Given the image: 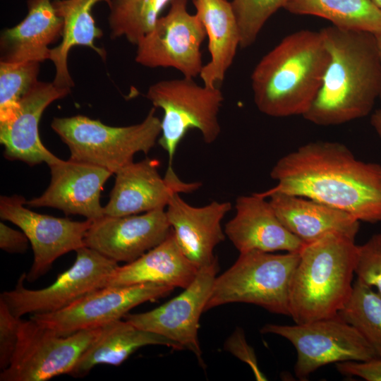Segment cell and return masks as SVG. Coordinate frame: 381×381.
Instances as JSON below:
<instances>
[{
  "label": "cell",
  "instance_id": "cell-1",
  "mask_svg": "<svg viewBox=\"0 0 381 381\" xmlns=\"http://www.w3.org/2000/svg\"><path fill=\"white\" fill-rule=\"evenodd\" d=\"M270 176L282 193L316 200L359 222H381V164L358 159L344 144L310 142L282 157Z\"/></svg>",
  "mask_w": 381,
  "mask_h": 381
},
{
  "label": "cell",
  "instance_id": "cell-2",
  "mask_svg": "<svg viewBox=\"0 0 381 381\" xmlns=\"http://www.w3.org/2000/svg\"><path fill=\"white\" fill-rule=\"evenodd\" d=\"M320 31L330 58L319 92L303 117L329 126L368 116L381 92L375 35L333 25Z\"/></svg>",
  "mask_w": 381,
  "mask_h": 381
},
{
  "label": "cell",
  "instance_id": "cell-3",
  "mask_svg": "<svg viewBox=\"0 0 381 381\" xmlns=\"http://www.w3.org/2000/svg\"><path fill=\"white\" fill-rule=\"evenodd\" d=\"M329 58L320 31L301 30L284 37L252 72L258 109L272 117L303 116L319 92Z\"/></svg>",
  "mask_w": 381,
  "mask_h": 381
},
{
  "label": "cell",
  "instance_id": "cell-4",
  "mask_svg": "<svg viewBox=\"0 0 381 381\" xmlns=\"http://www.w3.org/2000/svg\"><path fill=\"white\" fill-rule=\"evenodd\" d=\"M358 246L332 233L306 244L289 291V316L301 324L334 316L349 298Z\"/></svg>",
  "mask_w": 381,
  "mask_h": 381
},
{
  "label": "cell",
  "instance_id": "cell-5",
  "mask_svg": "<svg viewBox=\"0 0 381 381\" xmlns=\"http://www.w3.org/2000/svg\"><path fill=\"white\" fill-rule=\"evenodd\" d=\"M51 127L68 146L69 159L103 167L113 174L132 162L136 153L147 154L162 131L155 107L140 123L127 126H110L75 115L54 117Z\"/></svg>",
  "mask_w": 381,
  "mask_h": 381
},
{
  "label": "cell",
  "instance_id": "cell-6",
  "mask_svg": "<svg viewBox=\"0 0 381 381\" xmlns=\"http://www.w3.org/2000/svg\"><path fill=\"white\" fill-rule=\"evenodd\" d=\"M300 253H240L236 262L216 277L205 311L231 303L260 306L289 316V291Z\"/></svg>",
  "mask_w": 381,
  "mask_h": 381
},
{
  "label": "cell",
  "instance_id": "cell-7",
  "mask_svg": "<svg viewBox=\"0 0 381 381\" xmlns=\"http://www.w3.org/2000/svg\"><path fill=\"white\" fill-rule=\"evenodd\" d=\"M145 96L164 112L158 143L168 155L169 167H173L177 147L189 130L197 129L207 144L219 137L218 115L224 97L218 87L200 85L193 78L183 77L158 81Z\"/></svg>",
  "mask_w": 381,
  "mask_h": 381
},
{
  "label": "cell",
  "instance_id": "cell-8",
  "mask_svg": "<svg viewBox=\"0 0 381 381\" xmlns=\"http://www.w3.org/2000/svg\"><path fill=\"white\" fill-rule=\"evenodd\" d=\"M260 331L281 336L292 344L297 353L294 373L302 380L329 363L377 356L358 330L339 314L293 325L266 324Z\"/></svg>",
  "mask_w": 381,
  "mask_h": 381
},
{
  "label": "cell",
  "instance_id": "cell-9",
  "mask_svg": "<svg viewBox=\"0 0 381 381\" xmlns=\"http://www.w3.org/2000/svg\"><path fill=\"white\" fill-rule=\"evenodd\" d=\"M73 265L58 275L54 283L40 289L24 286L26 273L15 288L1 294L11 312L17 318L26 314H47L66 308L85 296L107 286L118 262L87 246L76 251Z\"/></svg>",
  "mask_w": 381,
  "mask_h": 381
},
{
  "label": "cell",
  "instance_id": "cell-10",
  "mask_svg": "<svg viewBox=\"0 0 381 381\" xmlns=\"http://www.w3.org/2000/svg\"><path fill=\"white\" fill-rule=\"evenodd\" d=\"M102 327L60 336L32 320L21 319L12 361L0 373L1 381H44L69 374Z\"/></svg>",
  "mask_w": 381,
  "mask_h": 381
},
{
  "label": "cell",
  "instance_id": "cell-11",
  "mask_svg": "<svg viewBox=\"0 0 381 381\" xmlns=\"http://www.w3.org/2000/svg\"><path fill=\"white\" fill-rule=\"evenodd\" d=\"M187 0H171L165 16L136 44L135 61L147 68H174L183 77L200 75V47L206 31L198 16L187 9Z\"/></svg>",
  "mask_w": 381,
  "mask_h": 381
},
{
  "label": "cell",
  "instance_id": "cell-12",
  "mask_svg": "<svg viewBox=\"0 0 381 381\" xmlns=\"http://www.w3.org/2000/svg\"><path fill=\"white\" fill-rule=\"evenodd\" d=\"M175 288L143 283L99 289L60 310L31 315L30 319L60 336L95 329L121 320L135 306L169 295Z\"/></svg>",
  "mask_w": 381,
  "mask_h": 381
},
{
  "label": "cell",
  "instance_id": "cell-13",
  "mask_svg": "<svg viewBox=\"0 0 381 381\" xmlns=\"http://www.w3.org/2000/svg\"><path fill=\"white\" fill-rule=\"evenodd\" d=\"M18 195L1 196L0 217L18 226L27 236L34 260L26 280L33 282L47 273L60 256L85 246V236L92 220L73 221L35 212Z\"/></svg>",
  "mask_w": 381,
  "mask_h": 381
},
{
  "label": "cell",
  "instance_id": "cell-14",
  "mask_svg": "<svg viewBox=\"0 0 381 381\" xmlns=\"http://www.w3.org/2000/svg\"><path fill=\"white\" fill-rule=\"evenodd\" d=\"M219 270L217 260L200 268L184 291L162 306L140 313H127L123 320L138 328L162 335L193 352L202 365L198 330Z\"/></svg>",
  "mask_w": 381,
  "mask_h": 381
},
{
  "label": "cell",
  "instance_id": "cell-15",
  "mask_svg": "<svg viewBox=\"0 0 381 381\" xmlns=\"http://www.w3.org/2000/svg\"><path fill=\"white\" fill-rule=\"evenodd\" d=\"M159 162L146 158L132 162L116 174L104 215L122 217L166 208L176 193H189L199 189L200 182L183 181L173 167H167L164 177L158 171Z\"/></svg>",
  "mask_w": 381,
  "mask_h": 381
},
{
  "label": "cell",
  "instance_id": "cell-16",
  "mask_svg": "<svg viewBox=\"0 0 381 381\" xmlns=\"http://www.w3.org/2000/svg\"><path fill=\"white\" fill-rule=\"evenodd\" d=\"M166 208L92 221L85 246L116 262H131L164 241L171 232Z\"/></svg>",
  "mask_w": 381,
  "mask_h": 381
},
{
  "label": "cell",
  "instance_id": "cell-17",
  "mask_svg": "<svg viewBox=\"0 0 381 381\" xmlns=\"http://www.w3.org/2000/svg\"><path fill=\"white\" fill-rule=\"evenodd\" d=\"M48 166L51 171L48 188L40 196L26 200L25 205L56 208L92 221L104 215L100 195L111 171L71 159L59 158Z\"/></svg>",
  "mask_w": 381,
  "mask_h": 381
},
{
  "label": "cell",
  "instance_id": "cell-18",
  "mask_svg": "<svg viewBox=\"0 0 381 381\" xmlns=\"http://www.w3.org/2000/svg\"><path fill=\"white\" fill-rule=\"evenodd\" d=\"M69 88L52 82L37 80L21 99L16 116L0 123V143L4 155L10 160H20L30 166L47 165L59 157L47 149L39 135V123L47 107L71 93Z\"/></svg>",
  "mask_w": 381,
  "mask_h": 381
},
{
  "label": "cell",
  "instance_id": "cell-19",
  "mask_svg": "<svg viewBox=\"0 0 381 381\" xmlns=\"http://www.w3.org/2000/svg\"><path fill=\"white\" fill-rule=\"evenodd\" d=\"M235 210L224 233L239 253L250 250L300 253L305 246L283 225L268 199L260 193L238 196Z\"/></svg>",
  "mask_w": 381,
  "mask_h": 381
},
{
  "label": "cell",
  "instance_id": "cell-20",
  "mask_svg": "<svg viewBox=\"0 0 381 381\" xmlns=\"http://www.w3.org/2000/svg\"><path fill=\"white\" fill-rule=\"evenodd\" d=\"M231 207L228 201H212L205 206L195 207L179 193L171 197L166 207V214L177 243L199 269L217 260L214 250L226 236L222 220Z\"/></svg>",
  "mask_w": 381,
  "mask_h": 381
},
{
  "label": "cell",
  "instance_id": "cell-21",
  "mask_svg": "<svg viewBox=\"0 0 381 381\" xmlns=\"http://www.w3.org/2000/svg\"><path fill=\"white\" fill-rule=\"evenodd\" d=\"M283 225L304 243L335 233L353 239L359 221L351 214L316 200L282 193L261 192Z\"/></svg>",
  "mask_w": 381,
  "mask_h": 381
},
{
  "label": "cell",
  "instance_id": "cell-22",
  "mask_svg": "<svg viewBox=\"0 0 381 381\" xmlns=\"http://www.w3.org/2000/svg\"><path fill=\"white\" fill-rule=\"evenodd\" d=\"M28 13L18 24L2 31L1 60L8 63L49 59V46L62 36L64 21L53 0H27Z\"/></svg>",
  "mask_w": 381,
  "mask_h": 381
},
{
  "label": "cell",
  "instance_id": "cell-23",
  "mask_svg": "<svg viewBox=\"0 0 381 381\" xmlns=\"http://www.w3.org/2000/svg\"><path fill=\"white\" fill-rule=\"evenodd\" d=\"M199 270L183 253L171 230L161 243L135 260L119 265L107 286L157 283L186 289L193 282Z\"/></svg>",
  "mask_w": 381,
  "mask_h": 381
},
{
  "label": "cell",
  "instance_id": "cell-24",
  "mask_svg": "<svg viewBox=\"0 0 381 381\" xmlns=\"http://www.w3.org/2000/svg\"><path fill=\"white\" fill-rule=\"evenodd\" d=\"M193 3L205 29L210 54L199 76L205 86L217 87L224 80L240 47L236 18L227 0H193Z\"/></svg>",
  "mask_w": 381,
  "mask_h": 381
},
{
  "label": "cell",
  "instance_id": "cell-25",
  "mask_svg": "<svg viewBox=\"0 0 381 381\" xmlns=\"http://www.w3.org/2000/svg\"><path fill=\"white\" fill-rule=\"evenodd\" d=\"M111 0H53L56 13L64 21L61 43L50 49L49 59L55 67L53 83L62 88L71 89L74 82L68 68V55L75 46L90 48L103 60L106 59L105 49L95 45L102 30L97 26L92 15L94 6L99 2L107 5Z\"/></svg>",
  "mask_w": 381,
  "mask_h": 381
},
{
  "label": "cell",
  "instance_id": "cell-26",
  "mask_svg": "<svg viewBox=\"0 0 381 381\" xmlns=\"http://www.w3.org/2000/svg\"><path fill=\"white\" fill-rule=\"evenodd\" d=\"M147 345L183 349L162 335L138 328L121 319L102 327L98 337L83 353L69 375L83 377L98 364L119 365L138 349Z\"/></svg>",
  "mask_w": 381,
  "mask_h": 381
},
{
  "label": "cell",
  "instance_id": "cell-27",
  "mask_svg": "<svg viewBox=\"0 0 381 381\" xmlns=\"http://www.w3.org/2000/svg\"><path fill=\"white\" fill-rule=\"evenodd\" d=\"M284 8L325 18L341 29L381 32V11L371 0H287Z\"/></svg>",
  "mask_w": 381,
  "mask_h": 381
},
{
  "label": "cell",
  "instance_id": "cell-28",
  "mask_svg": "<svg viewBox=\"0 0 381 381\" xmlns=\"http://www.w3.org/2000/svg\"><path fill=\"white\" fill-rule=\"evenodd\" d=\"M171 0H111L108 23L113 39L124 37L136 45L148 34Z\"/></svg>",
  "mask_w": 381,
  "mask_h": 381
},
{
  "label": "cell",
  "instance_id": "cell-29",
  "mask_svg": "<svg viewBox=\"0 0 381 381\" xmlns=\"http://www.w3.org/2000/svg\"><path fill=\"white\" fill-rule=\"evenodd\" d=\"M338 314L355 327L376 356L381 357V296L356 279L349 298Z\"/></svg>",
  "mask_w": 381,
  "mask_h": 381
},
{
  "label": "cell",
  "instance_id": "cell-30",
  "mask_svg": "<svg viewBox=\"0 0 381 381\" xmlns=\"http://www.w3.org/2000/svg\"><path fill=\"white\" fill-rule=\"evenodd\" d=\"M40 63L0 61V123L12 120L23 97L38 80Z\"/></svg>",
  "mask_w": 381,
  "mask_h": 381
},
{
  "label": "cell",
  "instance_id": "cell-31",
  "mask_svg": "<svg viewBox=\"0 0 381 381\" xmlns=\"http://www.w3.org/2000/svg\"><path fill=\"white\" fill-rule=\"evenodd\" d=\"M287 0H232L240 32V47L248 48L256 40L267 20Z\"/></svg>",
  "mask_w": 381,
  "mask_h": 381
},
{
  "label": "cell",
  "instance_id": "cell-32",
  "mask_svg": "<svg viewBox=\"0 0 381 381\" xmlns=\"http://www.w3.org/2000/svg\"><path fill=\"white\" fill-rule=\"evenodd\" d=\"M354 274L357 279L376 288L381 296V233L373 235L358 246Z\"/></svg>",
  "mask_w": 381,
  "mask_h": 381
},
{
  "label": "cell",
  "instance_id": "cell-33",
  "mask_svg": "<svg viewBox=\"0 0 381 381\" xmlns=\"http://www.w3.org/2000/svg\"><path fill=\"white\" fill-rule=\"evenodd\" d=\"M21 318H17L0 299V369L10 365L19 339Z\"/></svg>",
  "mask_w": 381,
  "mask_h": 381
},
{
  "label": "cell",
  "instance_id": "cell-34",
  "mask_svg": "<svg viewBox=\"0 0 381 381\" xmlns=\"http://www.w3.org/2000/svg\"><path fill=\"white\" fill-rule=\"evenodd\" d=\"M226 349L252 369L257 380H267L265 375L260 370L255 351L246 341L242 329L237 328L225 343Z\"/></svg>",
  "mask_w": 381,
  "mask_h": 381
},
{
  "label": "cell",
  "instance_id": "cell-35",
  "mask_svg": "<svg viewBox=\"0 0 381 381\" xmlns=\"http://www.w3.org/2000/svg\"><path fill=\"white\" fill-rule=\"evenodd\" d=\"M337 370L346 376H356L367 381H381V357L366 361H348L336 363Z\"/></svg>",
  "mask_w": 381,
  "mask_h": 381
},
{
  "label": "cell",
  "instance_id": "cell-36",
  "mask_svg": "<svg viewBox=\"0 0 381 381\" xmlns=\"http://www.w3.org/2000/svg\"><path fill=\"white\" fill-rule=\"evenodd\" d=\"M29 239L22 231L15 230L0 223V248L10 253H23L28 249Z\"/></svg>",
  "mask_w": 381,
  "mask_h": 381
},
{
  "label": "cell",
  "instance_id": "cell-37",
  "mask_svg": "<svg viewBox=\"0 0 381 381\" xmlns=\"http://www.w3.org/2000/svg\"><path fill=\"white\" fill-rule=\"evenodd\" d=\"M370 124L381 139V109H377L371 114Z\"/></svg>",
  "mask_w": 381,
  "mask_h": 381
},
{
  "label": "cell",
  "instance_id": "cell-38",
  "mask_svg": "<svg viewBox=\"0 0 381 381\" xmlns=\"http://www.w3.org/2000/svg\"><path fill=\"white\" fill-rule=\"evenodd\" d=\"M375 37L376 43H377L378 52H379L380 59H381V32L375 35ZM379 97L381 99V92H380Z\"/></svg>",
  "mask_w": 381,
  "mask_h": 381
},
{
  "label": "cell",
  "instance_id": "cell-39",
  "mask_svg": "<svg viewBox=\"0 0 381 381\" xmlns=\"http://www.w3.org/2000/svg\"><path fill=\"white\" fill-rule=\"evenodd\" d=\"M376 7L381 11V0H371Z\"/></svg>",
  "mask_w": 381,
  "mask_h": 381
}]
</instances>
